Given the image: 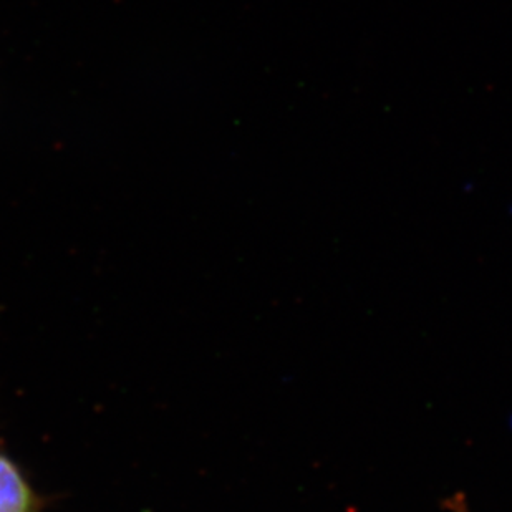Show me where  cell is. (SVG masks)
I'll return each instance as SVG.
<instances>
[{"label": "cell", "mask_w": 512, "mask_h": 512, "mask_svg": "<svg viewBox=\"0 0 512 512\" xmlns=\"http://www.w3.org/2000/svg\"><path fill=\"white\" fill-rule=\"evenodd\" d=\"M32 493L19 469L0 455V512H30Z\"/></svg>", "instance_id": "cell-1"}]
</instances>
